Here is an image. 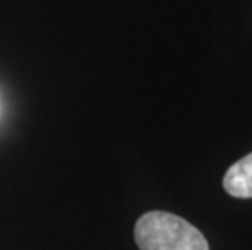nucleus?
I'll use <instances>...</instances> for the list:
<instances>
[{
  "label": "nucleus",
  "instance_id": "nucleus-1",
  "mask_svg": "<svg viewBox=\"0 0 252 250\" xmlns=\"http://www.w3.org/2000/svg\"><path fill=\"white\" fill-rule=\"evenodd\" d=\"M140 250H210L203 234L168 211H148L138 218L133 229Z\"/></svg>",
  "mask_w": 252,
  "mask_h": 250
},
{
  "label": "nucleus",
  "instance_id": "nucleus-2",
  "mask_svg": "<svg viewBox=\"0 0 252 250\" xmlns=\"http://www.w3.org/2000/svg\"><path fill=\"white\" fill-rule=\"evenodd\" d=\"M223 187L236 198H252V153L228 169L223 177Z\"/></svg>",
  "mask_w": 252,
  "mask_h": 250
}]
</instances>
